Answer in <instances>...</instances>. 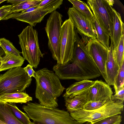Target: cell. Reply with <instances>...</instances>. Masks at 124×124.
Returning <instances> with one entry per match:
<instances>
[{"mask_svg":"<svg viewBox=\"0 0 124 124\" xmlns=\"http://www.w3.org/2000/svg\"><path fill=\"white\" fill-rule=\"evenodd\" d=\"M11 5L3 6L0 7V21L3 19L10 14Z\"/></svg>","mask_w":124,"mask_h":124,"instance_id":"obj_32","label":"cell"},{"mask_svg":"<svg viewBox=\"0 0 124 124\" xmlns=\"http://www.w3.org/2000/svg\"><path fill=\"white\" fill-rule=\"evenodd\" d=\"M86 47L101 75L107 83L105 67L108 49L104 46L96 39L94 38L90 39L87 40Z\"/></svg>","mask_w":124,"mask_h":124,"instance_id":"obj_12","label":"cell"},{"mask_svg":"<svg viewBox=\"0 0 124 124\" xmlns=\"http://www.w3.org/2000/svg\"><path fill=\"white\" fill-rule=\"evenodd\" d=\"M111 100L114 101H119L124 102V86L120 88L115 94L112 95L111 97Z\"/></svg>","mask_w":124,"mask_h":124,"instance_id":"obj_31","label":"cell"},{"mask_svg":"<svg viewBox=\"0 0 124 124\" xmlns=\"http://www.w3.org/2000/svg\"><path fill=\"white\" fill-rule=\"evenodd\" d=\"M53 70L59 79L62 80L73 79L78 82L96 78L87 73L74 61H70L64 65L57 63L53 66Z\"/></svg>","mask_w":124,"mask_h":124,"instance_id":"obj_11","label":"cell"},{"mask_svg":"<svg viewBox=\"0 0 124 124\" xmlns=\"http://www.w3.org/2000/svg\"><path fill=\"white\" fill-rule=\"evenodd\" d=\"M93 81L85 79L74 83L66 89L63 96L65 100L72 97L75 94L91 87L94 84Z\"/></svg>","mask_w":124,"mask_h":124,"instance_id":"obj_18","label":"cell"},{"mask_svg":"<svg viewBox=\"0 0 124 124\" xmlns=\"http://www.w3.org/2000/svg\"><path fill=\"white\" fill-rule=\"evenodd\" d=\"M62 17L57 11H54L47 19L45 27L48 40V47L53 58L57 61V63L60 62V42Z\"/></svg>","mask_w":124,"mask_h":124,"instance_id":"obj_7","label":"cell"},{"mask_svg":"<svg viewBox=\"0 0 124 124\" xmlns=\"http://www.w3.org/2000/svg\"><path fill=\"white\" fill-rule=\"evenodd\" d=\"M93 25L94 28L96 33V39L104 46L108 49L109 47V36L101 29L95 17Z\"/></svg>","mask_w":124,"mask_h":124,"instance_id":"obj_25","label":"cell"},{"mask_svg":"<svg viewBox=\"0 0 124 124\" xmlns=\"http://www.w3.org/2000/svg\"><path fill=\"white\" fill-rule=\"evenodd\" d=\"M42 0H24L19 4L12 7L10 14L23 11L30 8L38 6Z\"/></svg>","mask_w":124,"mask_h":124,"instance_id":"obj_23","label":"cell"},{"mask_svg":"<svg viewBox=\"0 0 124 124\" xmlns=\"http://www.w3.org/2000/svg\"><path fill=\"white\" fill-rule=\"evenodd\" d=\"M2 57L1 61L0 72L10 69L21 67L23 64L24 59L21 56H17L7 52Z\"/></svg>","mask_w":124,"mask_h":124,"instance_id":"obj_19","label":"cell"},{"mask_svg":"<svg viewBox=\"0 0 124 124\" xmlns=\"http://www.w3.org/2000/svg\"><path fill=\"white\" fill-rule=\"evenodd\" d=\"M6 1V0H0V4L1 3Z\"/></svg>","mask_w":124,"mask_h":124,"instance_id":"obj_37","label":"cell"},{"mask_svg":"<svg viewBox=\"0 0 124 124\" xmlns=\"http://www.w3.org/2000/svg\"><path fill=\"white\" fill-rule=\"evenodd\" d=\"M1 61H0V67L1 66Z\"/></svg>","mask_w":124,"mask_h":124,"instance_id":"obj_38","label":"cell"},{"mask_svg":"<svg viewBox=\"0 0 124 124\" xmlns=\"http://www.w3.org/2000/svg\"><path fill=\"white\" fill-rule=\"evenodd\" d=\"M24 0H7V2L10 3L12 4V7L15 6L21 2L23 1Z\"/></svg>","mask_w":124,"mask_h":124,"instance_id":"obj_34","label":"cell"},{"mask_svg":"<svg viewBox=\"0 0 124 124\" xmlns=\"http://www.w3.org/2000/svg\"><path fill=\"white\" fill-rule=\"evenodd\" d=\"M124 60L121 64L115 78L114 84L115 93L120 88L124 86Z\"/></svg>","mask_w":124,"mask_h":124,"instance_id":"obj_28","label":"cell"},{"mask_svg":"<svg viewBox=\"0 0 124 124\" xmlns=\"http://www.w3.org/2000/svg\"><path fill=\"white\" fill-rule=\"evenodd\" d=\"M75 41V28L69 18L62 24L61 30L60 46L61 64H66L71 60Z\"/></svg>","mask_w":124,"mask_h":124,"instance_id":"obj_10","label":"cell"},{"mask_svg":"<svg viewBox=\"0 0 124 124\" xmlns=\"http://www.w3.org/2000/svg\"><path fill=\"white\" fill-rule=\"evenodd\" d=\"M22 109L35 124H81L67 111L28 102Z\"/></svg>","mask_w":124,"mask_h":124,"instance_id":"obj_2","label":"cell"},{"mask_svg":"<svg viewBox=\"0 0 124 124\" xmlns=\"http://www.w3.org/2000/svg\"><path fill=\"white\" fill-rule=\"evenodd\" d=\"M23 68L25 71L30 78L32 77H34L35 71L33 70V67L31 65L29 64H28L26 67Z\"/></svg>","mask_w":124,"mask_h":124,"instance_id":"obj_33","label":"cell"},{"mask_svg":"<svg viewBox=\"0 0 124 124\" xmlns=\"http://www.w3.org/2000/svg\"><path fill=\"white\" fill-rule=\"evenodd\" d=\"M109 100L88 101L84 105L82 109L87 110H91L98 109L103 106Z\"/></svg>","mask_w":124,"mask_h":124,"instance_id":"obj_30","label":"cell"},{"mask_svg":"<svg viewBox=\"0 0 124 124\" xmlns=\"http://www.w3.org/2000/svg\"><path fill=\"white\" fill-rule=\"evenodd\" d=\"M32 78L19 67L0 74V95L5 93L23 92L30 85Z\"/></svg>","mask_w":124,"mask_h":124,"instance_id":"obj_5","label":"cell"},{"mask_svg":"<svg viewBox=\"0 0 124 124\" xmlns=\"http://www.w3.org/2000/svg\"><path fill=\"white\" fill-rule=\"evenodd\" d=\"M8 105L15 117L23 124H32L26 113L20 110L15 103L7 102Z\"/></svg>","mask_w":124,"mask_h":124,"instance_id":"obj_24","label":"cell"},{"mask_svg":"<svg viewBox=\"0 0 124 124\" xmlns=\"http://www.w3.org/2000/svg\"><path fill=\"white\" fill-rule=\"evenodd\" d=\"M36 98L39 104L48 107L56 108L57 99L65 89L59 79L52 71L44 68L35 72Z\"/></svg>","mask_w":124,"mask_h":124,"instance_id":"obj_1","label":"cell"},{"mask_svg":"<svg viewBox=\"0 0 124 124\" xmlns=\"http://www.w3.org/2000/svg\"><path fill=\"white\" fill-rule=\"evenodd\" d=\"M32 124H34V123H33V122H32Z\"/></svg>","mask_w":124,"mask_h":124,"instance_id":"obj_39","label":"cell"},{"mask_svg":"<svg viewBox=\"0 0 124 124\" xmlns=\"http://www.w3.org/2000/svg\"><path fill=\"white\" fill-rule=\"evenodd\" d=\"M122 118L120 115H114L100 120L93 124H120Z\"/></svg>","mask_w":124,"mask_h":124,"instance_id":"obj_29","label":"cell"},{"mask_svg":"<svg viewBox=\"0 0 124 124\" xmlns=\"http://www.w3.org/2000/svg\"><path fill=\"white\" fill-rule=\"evenodd\" d=\"M111 45L108 49V57L105 64V71L107 79V84L113 85L114 80L119 67L116 62L113 53Z\"/></svg>","mask_w":124,"mask_h":124,"instance_id":"obj_17","label":"cell"},{"mask_svg":"<svg viewBox=\"0 0 124 124\" xmlns=\"http://www.w3.org/2000/svg\"><path fill=\"white\" fill-rule=\"evenodd\" d=\"M63 0H52L48 4L42 7L38 6L29 8L19 13L10 14L4 20L14 18L27 23L32 27L40 23L47 14L51 13L59 8L62 4Z\"/></svg>","mask_w":124,"mask_h":124,"instance_id":"obj_6","label":"cell"},{"mask_svg":"<svg viewBox=\"0 0 124 124\" xmlns=\"http://www.w3.org/2000/svg\"><path fill=\"white\" fill-rule=\"evenodd\" d=\"M123 102L119 101H114L110 99L98 109L91 110L81 109L70 114L81 124H93L104 118L120 114L123 110Z\"/></svg>","mask_w":124,"mask_h":124,"instance_id":"obj_3","label":"cell"},{"mask_svg":"<svg viewBox=\"0 0 124 124\" xmlns=\"http://www.w3.org/2000/svg\"><path fill=\"white\" fill-rule=\"evenodd\" d=\"M0 47L5 52H7L19 57L21 56L20 55L21 53L15 47L9 40L5 38H0Z\"/></svg>","mask_w":124,"mask_h":124,"instance_id":"obj_26","label":"cell"},{"mask_svg":"<svg viewBox=\"0 0 124 124\" xmlns=\"http://www.w3.org/2000/svg\"><path fill=\"white\" fill-rule=\"evenodd\" d=\"M67 14L78 33L90 39H96L93 23L86 17L73 7L69 8Z\"/></svg>","mask_w":124,"mask_h":124,"instance_id":"obj_13","label":"cell"},{"mask_svg":"<svg viewBox=\"0 0 124 124\" xmlns=\"http://www.w3.org/2000/svg\"><path fill=\"white\" fill-rule=\"evenodd\" d=\"M18 37L23 58L33 68H37L43 55L40 49L37 32L32 27L28 26Z\"/></svg>","mask_w":124,"mask_h":124,"instance_id":"obj_4","label":"cell"},{"mask_svg":"<svg viewBox=\"0 0 124 124\" xmlns=\"http://www.w3.org/2000/svg\"><path fill=\"white\" fill-rule=\"evenodd\" d=\"M113 94L109 85L101 80H97L90 89L89 101H96L110 100Z\"/></svg>","mask_w":124,"mask_h":124,"instance_id":"obj_14","label":"cell"},{"mask_svg":"<svg viewBox=\"0 0 124 124\" xmlns=\"http://www.w3.org/2000/svg\"><path fill=\"white\" fill-rule=\"evenodd\" d=\"M113 24L110 38L113 50L117 47L123 35L124 34V25L121 16L113 8Z\"/></svg>","mask_w":124,"mask_h":124,"instance_id":"obj_16","label":"cell"},{"mask_svg":"<svg viewBox=\"0 0 124 124\" xmlns=\"http://www.w3.org/2000/svg\"><path fill=\"white\" fill-rule=\"evenodd\" d=\"M0 120L6 124H23L13 115L7 102L0 101Z\"/></svg>","mask_w":124,"mask_h":124,"instance_id":"obj_21","label":"cell"},{"mask_svg":"<svg viewBox=\"0 0 124 124\" xmlns=\"http://www.w3.org/2000/svg\"><path fill=\"white\" fill-rule=\"evenodd\" d=\"M32 98L23 92L5 93L0 95V101L13 103H26L32 101Z\"/></svg>","mask_w":124,"mask_h":124,"instance_id":"obj_20","label":"cell"},{"mask_svg":"<svg viewBox=\"0 0 124 124\" xmlns=\"http://www.w3.org/2000/svg\"><path fill=\"white\" fill-rule=\"evenodd\" d=\"M90 88L75 94L65 100V106L70 113L83 109L85 104L89 101Z\"/></svg>","mask_w":124,"mask_h":124,"instance_id":"obj_15","label":"cell"},{"mask_svg":"<svg viewBox=\"0 0 124 124\" xmlns=\"http://www.w3.org/2000/svg\"><path fill=\"white\" fill-rule=\"evenodd\" d=\"M2 57L1 56V50L0 49V61H1L2 58Z\"/></svg>","mask_w":124,"mask_h":124,"instance_id":"obj_35","label":"cell"},{"mask_svg":"<svg viewBox=\"0 0 124 124\" xmlns=\"http://www.w3.org/2000/svg\"><path fill=\"white\" fill-rule=\"evenodd\" d=\"M124 35L123 34L117 47L115 50H113L115 60L119 67L124 60Z\"/></svg>","mask_w":124,"mask_h":124,"instance_id":"obj_27","label":"cell"},{"mask_svg":"<svg viewBox=\"0 0 124 124\" xmlns=\"http://www.w3.org/2000/svg\"><path fill=\"white\" fill-rule=\"evenodd\" d=\"M87 3L101 29L110 37L113 24V8L108 0H88Z\"/></svg>","mask_w":124,"mask_h":124,"instance_id":"obj_9","label":"cell"},{"mask_svg":"<svg viewBox=\"0 0 124 124\" xmlns=\"http://www.w3.org/2000/svg\"><path fill=\"white\" fill-rule=\"evenodd\" d=\"M0 124H6L4 123L0 120Z\"/></svg>","mask_w":124,"mask_h":124,"instance_id":"obj_36","label":"cell"},{"mask_svg":"<svg viewBox=\"0 0 124 124\" xmlns=\"http://www.w3.org/2000/svg\"><path fill=\"white\" fill-rule=\"evenodd\" d=\"M74 8L88 18L93 23L94 15L89 6L84 1L78 0H68Z\"/></svg>","mask_w":124,"mask_h":124,"instance_id":"obj_22","label":"cell"},{"mask_svg":"<svg viewBox=\"0 0 124 124\" xmlns=\"http://www.w3.org/2000/svg\"><path fill=\"white\" fill-rule=\"evenodd\" d=\"M75 33L76 41L71 61L76 62L89 75L100 77L101 74L86 49L85 40L79 37L76 28Z\"/></svg>","mask_w":124,"mask_h":124,"instance_id":"obj_8","label":"cell"}]
</instances>
